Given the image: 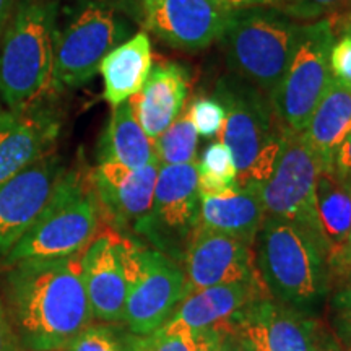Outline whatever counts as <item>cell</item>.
Instances as JSON below:
<instances>
[{
	"mask_svg": "<svg viewBox=\"0 0 351 351\" xmlns=\"http://www.w3.org/2000/svg\"><path fill=\"white\" fill-rule=\"evenodd\" d=\"M5 307L25 351H64L95 319L82 278V254L8 265Z\"/></svg>",
	"mask_w": 351,
	"mask_h": 351,
	"instance_id": "6da1fadb",
	"label": "cell"
},
{
	"mask_svg": "<svg viewBox=\"0 0 351 351\" xmlns=\"http://www.w3.org/2000/svg\"><path fill=\"white\" fill-rule=\"evenodd\" d=\"M252 257L271 300L315 317L332 289L326 241L300 223L265 215Z\"/></svg>",
	"mask_w": 351,
	"mask_h": 351,
	"instance_id": "7a4b0ae2",
	"label": "cell"
},
{
	"mask_svg": "<svg viewBox=\"0 0 351 351\" xmlns=\"http://www.w3.org/2000/svg\"><path fill=\"white\" fill-rule=\"evenodd\" d=\"M56 0H20L0 44V98L25 111L52 86Z\"/></svg>",
	"mask_w": 351,
	"mask_h": 351,
	"instance_id": "3957f363",
	"label": "cell"
},
{
	"mask_svg": "<svg viewBox=\"0 0 351 351\" xmlns=\"http://www.w3.org/2000/svg\"><path fill=\"white\" fill-rule=\"evenodd\" d=\"M213 96L225 108L218 135L231 152L239 186L262 187L274 173L285 134L270 98L234 73L218 78Z\"/></svg>",
	"mask_w": 351,
	"mask_h": 351,
	"instance_id": "277c9868",
	"label": "cell"
},
{
	"mask_svg": "<svg viewBox=\"0 0 351 351\" xmlns=\"http://www.w3.org/2000/svg\"><path fill=\"white\" fill-rule=\"evenodd\" d=\"M101 219L91 174L65 171L36 221L3 262L13 265L32 258L52 261L82 254L98 234Z\"/></svg>",
	"mask_w": 351,
	"mask_h": 351,
	"instance_id": "5b68a950",
	"label": "cell"
},
{
	"mask_svg": "<svg viewBox=\"0 0 351 351\" xmlns=\"http://www.w3.org/2000/svg\"><path fill=\"white\" fill-rule=\"evenodd\" d=\"M301 26L276 7L231 12L219 38L231 73L270 96L291 60Z\"/></svg>",
	"mask_w": 351,
	"mask_h": 351,
	"instance_id": "8992f818",
	"label": "cell"
},
{
	"mask_svg": "<svg viewBox=\"0 0 351 351\" xmlns=\"http://www.w3.org/2000/svg\"><path fill=\"white\" fill-rule=\"evenodd\" d=\"M124 261L127 296L122 324L135 335H148L163 327L187 296L182 267L125 234Z\"/></svg>",
	"mask_w": 351,
	"mask_h": 351,
	"instance_id": "52a82bcc",
	"label": "cell"
},
{
	"mask_svg": "<svg viewBox=\"0 0 351 351\" xmlns=\"http://www.w3.org/2000/svg\"><path fill=\"white\" fill-rule=\"evenodd\" d=\"M333 41L335 34L330 19L302 23L291 60L269 96L283 130L302 134L330 85Z\"/></svg>",
	"mask_w": 351,
	"mask_h": 351,
	"instance_id": "ba28073f",
	"label": "cell"
},
{
	"mask_svg": "<svg viewBox=\"0 0 351 351\" xmlns=\"http://www.w3.org/2000/svg\"><path fill=\"white\" fill-rule=\"evenodd\" d=\"M200 204L197 163L160 166L152 208L135 234L181 265L199 228Z\"/></svg>",
	"mask_w": 351,
	"mask_h": 351,
	"instance_id": "9c48e42d",
	"label": "cell"
},
{
	"mask_svg": "<svg viewBox=\"0 0 351 351\" xmlns=\"http://www.w3.org/2000/svg\"><path fill=\"white\" fill-rule=\"evenodd\" d=\"M129 26L104 2H88L56 34L52 86L77 88L99 72L103 59L122 44Z\"/></svg>",
	"mask_w": 351,
	"mask_h": 351,
	"instance_id": "30bf717a",
	"label": "cell"
},
{
	"mask_svg": "<svg viewBox=\"0 0 351 351\" xmlns=\"http://www.w3.org/2000/svg\"><path fill=\"white\" fill-rule=\"evenodd\" d=\"M322 169L302 134L285 130L274 173L261 187L267 217L288 218L324 239L315 212V181Z\"/></svg>",
	"mask_w": 351,
	"mask_h": 351,
	"instance_id": "8fae6325",
	"label": "cell"
},
{
	"mask_svg": "<svg viewBox=\"0 0 351 351\" xmlns=\"http://www.w3.org/2000/svg\"><path fill=\"white\" fill-rule=\"evenodd\" d=\"M319 326V317L263 296L218 328L232 333L247 351H313Z\"/></svg>",
	"mask_w": 351,
	"mask_h": 351,
	"instance_id": "7c38bea8",
	"label": "cell"
},
{
	"mask_svg": "<svg viewBox=\"0 0 351 351\" xmlns=\"http://www.w3.org/2000/svg\"><path fill=\"white\" fill-rule=\"evenodd\" d=\"M137 12L145 32L187 52L219 41L230 16L217 0H137Z\"/></svg>",
	"mask_w": 351,
	"mask_h": 351,
	"instance_id": "4fadbf2b",
	"label": "cell"
},
{
	"mask_svg": "<svg viewBox=\"0 0 351 351\" xmlns=\"http://www.w3.org/2000/svg\"><path fill=\"white\" fill-rule=\"evenodd\" d=\"M64 173L59 158L49 153L0 184V258L33 226Z\"/></svg>",
	"mask_w": 351,
	"mask_h": 351,
	"instance_id": "5bb4252c",
	"label": "cell"
},
{
	"mask_svg": "<svg viewBox=\"0 0 351 351\" xmlns=\"http://www.w3.org/2000/svg\"><path fill=\"white\" fill-rule=\"evenodd\" d=\"M160 165L152 161L138 169L125 168L114 161H98L91 171L101 218L106 219L114 231L125 234L143 221L152 208Z\"/></svg>",
	"mask_w": 351,
	"mask_h": 351,
	"instance_id": "9a60e30c",
	"label": "cell"
},
{
	"mask_svg": "<svg viewBox=\"0 0 351 351\" xmlns=\"http://www.w3.org/2000/svg\"><path fill=\"white\" fill-rule=\"evenodd\" d=\"M187 295L202 288L257 278L252 245L231 236L197 228L181 262Z\"/></svg>",
	"mask_w": 351,
	"mask_h": 351,
	"instance_id": "2e32d148",
	"label": "cell"
},
{
	"mask_svg": "<svg viewBox=\"0 0 351 351\" xmlns=\"http://www.w3.org/2000/svg\"><path fill=\"white\" fill-rule=\"evenodd\" d=\"M82 278L93 317L122 324L127 296L124 234L106 230L82 252Z\"/></svg>",
	"mask_w": 351,
	"mask_h": 351,
	"instance_id": "e0dca14e",
	"label": "cell"
},
{
	"mask_svg": "<svg viewBox=\"0 0 351 351\" xmlns=\"http://www.w3.org/2000/svg\"><path fill=\"white\" fill-rule=\"evenodd\" d=\"M57 134L59 121L46 109L0 108V184L49 155Z\"/></svg>",
	"mask_w": 351,
	"mask_h": 351,
	"instance_id": "ac0fdd59",
	"label": "cell"
},
{
	"mask_svg": "<svg viewBox=\"0 0 351 351\" xmlns=\"http://www.w3.org/2000/svg\"><path fill=\"white\" fill-rule=\"evenodd\" d=\"M187 95L189 77L181 65H153L142 90L129 99L138 124L152 142L181 116Z\"/></svg>",
	"mask_w": 351,
	"mask_h": 351,
	"instance_id": "d6986e66",
	"label": "cell"
},
{
	"mask_svg": "<svg viewBox=\"0 0 351 351\" xmlns=\"http://www.w3.org/2000/svg\"><path fill=\"white\" fill-rule=\"evenodd\" d=\"M263 296L269 293L258 276L247 282L202 288L179 302L168 322L191 330L218 328L243 307Z\"/></svg>",
	"mask_w": 351,
	"mask_h": 351,
	"instance_id": "ffe728a7",
	"label": "cell"
},
{
	"mask_svg": "<svg viewBox=\"0 0 351 351\" xmlns=\"http://www.w3.org/2000/svg\"><path fill=\"white\" fill-rule=\"evenodd\" d=\"M263 210L261 186H239L223 195L202 197L199 228L221 232L252 245L261 228Z\"/></svg>",
	"mask_w": 351,
	"mask_h": 351,
	"instance_id": "44dd1931",
	"label": "cell"
},
{
	"mask_svg": "<svg viewBox=\"0 0 351 351\" xmlns=\"http://www.w3.org/2000/svg\"><path fill=\"white\" fill-rule=\"evenodd\" d=\"M351 134V85L333 77L302 130L322 169H332L340 147Z\"/></svg>",
	"mask_w": 351,
	"mask_h": 351,
	"instance_id": "7402d4cb",
	"label": "cell"
},
{
	"mask_svg": "<svg viewBox=\"0 0 351 351\" xmlns=\"http://www.w3.org/2000/svg\"><path fill=\"white\" fill-rule=\"evenodd\" d=\"M153 67L152 41L147 32H138L104 57L99 65L103 96L111 106L129 101L142 90Z\"/></svg>",
	"mask_w": 351,
	"mask_h": 351,
	"instance_id": "603a6c76",
	"label": "cell"
},
{
	"mask_svg": "<svg viewBox=\"0 0 351 351\" xmlns=\"http://www.w3.org/2000/svg\"><path fill=\"white\" fill-rule=\"evenodd\" d=\"M314 195L319 226L330 262L343 251L351 238V178L335 169H320Z\"/></svg>",
	"mask_w": 351,
	"mask_h": 351,
	"instance_id": "cb8c5ba5",
	"label": "cell"
},
{
	"mask_svg": "<svg viewBox=\"0 0 351 351\" xmlns=\"http://www.w3.org/2000/svg\"><path fill=\"white\" fill-rule=\"evenodd\" d=\"M98 161H114L130 169L143 168L156 161L153 142L138 124L130 101L112 106L98 145Z\"/></svg>",
	"mask_w": 351,
	"mask_h": 351,
	"instance_id": "d4e9b609",
	"label": "cell"
},
{
	"mask_svg": "<svg viewBox=\"0 0 351 351\" xmlns=\"http://www.w3.org/2000/svg\"><path fill=\"white\" fill-rule=\"evenodd\" d=\"M217 340V328L191 330V328L166 322L148 335L130 337L129 351H208Z\"/></svg>",
	"mask_w": 351,
	"mask_h": 351,
	"instance_id": "484cf974",
	"label": "cell"
},
{
	"mask_svg": "<svg viewBox=\"0 0 351 351\" xmlns=\"http://www.w3.org/2000/svg\"><path fill=\"white\" fill-rule=\"evenodd\" d=\"M199 191L202 197L223 195L239 187L238 169L231 152L223 142H213L197 160Z\"/></svg>",
	"mask_w": 351,
	"mask_h": 351,
	"instance_id": "4316f807",
	"label": "cell"
},
{
	"mask_svg": "<svg viewBox=\"0 0 351 351\" xmlns=\"http://www.w3.org/2000/svg\"><path fill=\"white\" fill-rule=\"evenodd\" d=\"M197 147L199 134L189 114H181L160 137L153 140V153L160 166L197 163Z\"/></svg>",
	"mask_w": 351,
	"mask_h": 351,
	"instance_id": "83f0119b",
	"label": "cell"
},
{
	"mask_svg": "<svg viewBox=\"0 0 351 351\" xmlns=\"http://www.w3.org/2000/svg\"><path fill=\"white\" fill-rule=\"evenodd\" d=\"M132 332L117 324H90L64 351H129Z\"/></svg>",
	"mask_w": 351,
	"mask_h": 351,
	"instance_id": "f1b7e54d",
	"label": "cell"
},
{
	"mask_svg": "<svg viewBox=\"0 0 351 351\" xmlns=\"http://www.w3.org/2000/svg\"><path fill=\"white\" fill-rule=\"evenodd\" d=\"M276 8L300 23H309L350 13L351 0H283Z\"/></svg>",
	"mask_w": 351,
	"mask_h": 351,
	"instance_id": "f546056e",
	"label": "cell"
},
{
	"mask_svg": "<svg viewBox=\"0 0 351 351\" xmlns=\"http://www.w3.org/2000/svg\"><path fill=\"white\" fill-rule=\"evenodd\" d=\"M330 21L335 34L330 51L332 75L351 85V12L332 16Z\"/></svg>",
	"mask_w": 351,
	"mask_h": 351,
	"instance_id": "4dcf8cb0",
	"label": "cell"
},
{
	"mask_svg": "<svg viewBox=\"0 0 351 351\" xmlns=\"http://www.w3.org/2000/svg\"><path fill=\"white\" fill-rule=\"evenodd\" d=\"M187 114L195 127L197 134L207 138L218 135L223 122H225V108L215 96L194 99Z\"/></svg>",
	"mask_w": 351,
	"mask_h": 351,
	"instance_id": "1f68e13d",
	"label": "cell"
},
{
	"mask_svg": "<svg viewBox=\"0 0 351 351\" xmlns=\"http://www.w3.org/2000/svg\"><path fill=\"white\" fill-rule=\"evenodd\" d=\"M337 287L335 295L332 296L333 319L348 320L351 322V275L337 280L332 288Z\"/></svg>",
	"mask_w": 351,
	"mask_h": 351,
	"instance_id": "d6a6232c",
	"label": "cell"
},
{
	"mask_svg": "<svg viewBox=\"0 0 351 351\" xmlns=\"http://www.w3.org/2000/svg\"><path fill=\"white\" fill-rule=\"evenodd\" d=\"M0 351H23L13 330L12 320L8 317L5 302L2 300H0Z\"/></svg>",
	"mask_w": 351,
	"mask_h": 351,
	"instance_id": "836d02e7",
	"label": "cell"
},
{
	"mask_svg": "<svg viewBox=\"0 0 351 351\" xmlns=\"http://www.w3.org/2000/svg\"><path fill=\"white\" fill-rule=\"evenodd\" d=\"M332 271V285L337 282V280L345 278V276L351 275V238L346 245L343 247L339 256H335L328 262Z\"/></svg>",
	"mask_w": 351,
	"mask_h": 351,
	"instance_id": "e575fe53",
	"label": "cell"
},
{
	"mask_svg": "<svg viewBox=\"0 0 351 351\" xmlns=\"http://www.w3.org/2000/svg\"><path fill=\"white\" fill-rule=\"evenodd\" d=\"M313 351H345L341 348L340 341L333 335L330 327L320 320V326L317 330V337H315V345Z\"/></svg>",
	"mask_w": 351,
	"mask_h": 351,
	"instance_id": "d590c367",
	"label": "cell"
},
{
	"mask_svg": "<svg viewBox=\"0 0 351 351\" xmlns=\"http://www.w3.org/2000/svg\"><path fill=\"white\" fill-rule=\"evenodd\" d=\"M217 2L219 7L231 13L256 7H278L283 0H217Z\"/></svg>",
	"mask_w": 351,
	"mask_h": 351,
	"instance_id": "8d00e7d4",
	"label": "cell"
},
{
	"mask_svg": "<svg viewBox=\"0 0 351 351\" xmlns=\"http://www.w3.org/2000/svg\"><path fill=\"white\" fill-rule=\"evenodd\" d=\"M208 351H247L245 346L225 328H217V340Z\"/></svg>",
	"mask_w": 351,
	"mask_h": 351,
	"instance_id": "74e56055",
	"label": "cell"
},
{
	"mask_svg": "<svg viewBox=\"0 0 351 351\" xmlns=\"http://www.w3.org/2000/svg\"><path fill=\"white\" fill-rule=\"evenodd\" d=\"M332 169H335L337 173L351 178V134L350 137L345 140L343 145L340 147L339 153H337L335 160H333Z\"/></svg>",
	"mask_w": 351,
	"mask_h": 351,
	"instance_id": "f35d334b",
	"label": "cell"
},
{
	"mask_svg": "<svg viewBox=\"0 0 351 351\" xmlns=\"http://www.w3.org/2000/svg\"><path fill=\"white\" fill-rule=\"evenodd\" d=\"M330 330L337 337V340L340 341L341 348L345 351H351V322H348V320L333 319Z\"/></svg>",
	"mask_w": 351,
	"mask_h": 351,
	"instance_id": "ab89813d",
	"label": "cell"
},
{
	"mask_svg": "<svg viewBox=\"0 0 351 351\" xmlns=\"http://www.w3.org/2000/svg\"><path fill=\"white\" fill-rule=\"evenodd\" d=\"M13 2L15 0H0V33L5 29L8 20H10Z\"/></svg>",
	"mask_w": 351,
	"mask_h": 351,
	"instance_id": "60d3db41",
	"label": "cell"
},
{
	"mask_svg": "<svg viewBox=\"0 0 351 351\" xmlns=\"http://www.w3.org/2000/svg\"><path fill=\"white\" fill-rule=\"evenodd\" d=\"M0 108H2V106H0Z\"/></svg>",
	"mask_w": 351,
	"mask_h": 351,
	"instance_id": "b9f144b4",
	"label": "cell"
},
{
	"mask_svg": "<svg viewBox=\"0 0 351 351\" xmlns=\"http://www.w3.org/2000/svg\"><path fill=\"white\" fill-rule=\"evenodd\" d=\"M23 351H25V350H23Z\"/></svg>",
	"mask_w": 351,
	"mask_h": 351,
	"instance_id": "7bdbcfd3",
	"label": "cell"
}]
</instances>
